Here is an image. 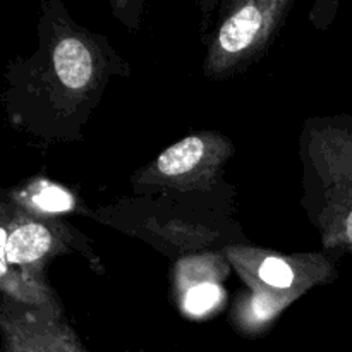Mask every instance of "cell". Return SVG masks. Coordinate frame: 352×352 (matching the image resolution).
Wrapping results in <instances>:
<instances>
[{
	"instance_id": "1",
	"label": "cell",
	"mask_w": 352,
	"mask_h": 352,
	"mask_svg": "<svg viewBox=\"0 0 352 352\" xmlns=\"http://www.w3.org/2000/svg\"><path fill=\"white\" fill-rule=\"evenodd\" d=\"M38 2L36 50L7 65L3 109L10 126L34 140L81 141L107 86L129 76V64L105 34L79 24L62 0Z\"/></svg>"
},
{
	"instance_id": "2",
	"label": "cell",
	"mask_w": 352,
	"mask_h": 352,
	"mask_svg": "<svg viewBox=\"0 0 352 352\" xmlns=\"http://www.w3.org/2000/svg\"><path fill=\"white\" fill-rule=\"evenodd\" d=\"M234 186L227 182L213 191L134 195L102 206L91 217L181 260L250 244L234 215Z\"/></svg>"
},
{
	"instance_id": "3",
	"label": "cell",
	"mask_w": 352,
	"mask_h": 352,
	"mask_svg": "<svg viewBox=\"0 0 352 352\" xmlns=\"http://www.w3.org/2000/svg\"><path fill=\"white\" fill-rule=\"evenodd\" d=\"M302 210L325 253L352 254V117H311L299 136Z\"/></svg>"
},
{
	"instance_id": "4",
	"label": "cell",
	"mask_w": 352,
	"mask_h": 352,
	"mask_svg": "<svg viewBox=\"0 0 352 352\" xmlns=\"http://www.w3.org/2000/svg\"><path fill=\"white\" fill-rule=\"evenodd\" d=\"M226 256L248 289L232 308V323L244 336H260L306 292L337 278L336 256L325 251L282 254L237 244Z\"/></svg>"
},
{
	"instance_id": "5",
	"label": "cell",
	"mask_w": 352,
	"mask_h": 352,
	"mask_svg": "<svg viewBox=\"0 0 352 352\" xmlns=\"http://www.w3.org/2000/svg\"><path fill=\"white\" fill-rule=\"evenodd\" d=\"M294 0H222L205 36L203 72L222 81L256 64L280 33Z\"/></svg>"
},
{
	"instance_id": "6",
	"label": "cell",
	"mask_w": 352,
	"mask_h": 352,
	"mask_svg": "<svg viewBox=\"0 0 352 352\" xmlns=\"http://www.w3.org/2000/svg\"><path fill=\"white\" fill-rule=\"evenodd\" d=\"M236 153L232 141L217 131L192 133L165 148L131 175L134 195L162 191H213L226 184L223 168Z\"/></svg>"
},
{
	"instance_id": "7",
	"label": "cell",
	"mask_w": 352,
	"mask_h": 352,
	"mask_svg": "<svg viewBox=\"0 0 352 352\" xmlns=\"http://www.w3.org/2000/svg\"><path fill=\"white\" fill-rule=\"evenodd\" d=\"M0 263L43 275L45 265L72 251L86 254L96 268L98 256L85 236L60 217L38 215L3 195L0 203Z\"/></svg>"
},
{
	"instance_id": "8",
	"label": "cell",
	"mask_w": 352,
	"mask_h": 352,
	"mask_svg": "<svg viewBox=\"0 0 352 352\" xmlns=\"http://www.w3.org/2000/svg\"><path fill=\"white\" fill-rule=\"evenodd\" d=\"M2 352H86L64 315L0 301Z\"/></svg>"
},
{
	"instance_id": "9",
	"label": "cell",
	"mask_w": 352,
	"mask_h": 352,
	"mask_svg": "<svg viewBox=\"0 0 352 352\" xmlns=\"http://www.w3.org/2000/svg\"><path fill=\"white\" fill-rule=\"evenodd\" d=\"M0 291L3 299L17 305L30 306L48 315H62L60 302L48 287L45 275L0 263Z\"/></svg>"
},
{
	"instance_id": "10",
	"label": "cell",
	"mask_w": 352,
	"mask_h": 352,
	"mask_svg": "<svg viewBox=\"0 0 352 352\" xmlns=\"http://www.w3.org/2000/svg\"><path fill=\"white\" fill-rule=\"evenodd\" d=\"M7 198L16 201L23 208L38 215L60 217L62 213L72 212L76 208V199L67 189L47 181V179H36L23 189L6 192Z\"/></svg>"
},
{
	"instance_id": "11",
	"label": "cell",
	"mask_w": 352,
	"mask_h": 352,
	"mask_svg": "<svg viewBox=\"0 0 352 352\" xmlns=\"http://www.w3.org/2000/svg\"><path fill=\"white\" fill-rule=\"evenodd\" d=\"M113 17L131 33H138L143 24L146 0H107Z\"/></svg>"
},
{
	"instance_id": "12",
	"label": "cell",
	"mask_w": 352,
	"mask_h": 352,
	"mask_svg": "<svg viewBox=\"0 0 352 352\" xmlns=\"http://www.w3.org/2000/svg\"><path fill=\"white\" fill-rule=\"evenodd\" d=\"M340 0H315L309 9V23L320 31H325L332 26L339 12Z\"/></svg>"
},
{
	"instance_id": "13",
	"label": "cell",
	"mask_w": 352,
	"mask_h": 352,
	"mask_svg": "<svg viewBox=\"0 0 352 352\" xmlns=\"http://www.w3.org/2000/svg\"><path fill=\"white\" fill-rule=\"evenodd\" d=\"M222 0H196V6L199 10V30H201V36L205 38L208 34L210 28H212L213 17H215L217 9H219Z\"/></svg>"
}]
</instances>
